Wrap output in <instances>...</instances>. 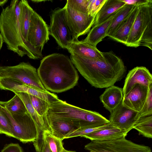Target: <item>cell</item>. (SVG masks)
<instances>
[{"mask_svg": "<svg viewBox=\"0 0 152 152\" xmlns=\"http://www.w3.org/2000/svg\"><path fill=\"white\" fill-rule=\"evenodd\" d=\"M109 120L115 127L127 133L140 118L139 112H136L124 106L122 101L110 113Z\"/></svg>", "mask_w": 152, "mask_h": 152, "instance_id": "12", "label": "cell"}, {"mask_svg": "<svg viewBox=\"0 0 152 152\" xmlns=\"http://www.w3.org/2000/svg\"><path fill=\"white\" fill-rule=\"evenodd\" d=\"M135 6L126 4L115 13L109 26L107 36L110 37L117 28L130 14Z\"/></svg>", "mask_w": 152, "mask_h": 152, "instance_id": "23", "label": "cell"}, {"mask_svg": "<svg viewBox=\"0 0 152 152\" xmlns=\"http://www.w3.org/2000/svg\"><path fill=\"white\" fill-rule=\"evenodd\" d=\"M133 129L136 130L139 134L150 138H152V115L140 117Z\"/></svg>", "mask_w": 152, "mask_h": 152, "instance_id": "25", "label": "cell"}, {"mask_svg": "<svg viewBox=\"0 0 152 152\" xmlns=\"http://www.w3.org/2000/svg\"><path fill=\"white\" fill-rule=\"evenodd\" d=\"M1 152H23L20 146L17 143H11L6 145Z\"/></svg>", "mask_w": 152, "mask_h": 152, "instance_id": "33", "label": "cell"}, {"mask_svg": "<svg viewBox=\"0 0 152 152\" xmlns=\"http://www.w3.org/2000/svg\"><path fill=\"white\" fill-rule=\"evenodd\" d=\"M40 152H52L47 142L44 141Z\"/></svg>", "mask_w": 152, "mask_h": 152, "instance_id": "35", "label": "cell"}, {"mask_svg": "<svg viewBox=\"0 0 152 152\" xmlns=\"http://www.w3.org/2000/svg\"><path fill=\"white\" fill-rule=\"evenodd\" d=\"M115 127L110 123L104 125L94 128H79L65 137V139L80 136L83 137L88 133L102 129Z\"/></svg>", "mask_w": 152, "mask_h": 152, "instance_id": "28", "label": "cell"}, {"mask_svg": "<svg viewBox=\"0 0 152 152\" xmlns=\"http://www.w3.org/2000/svg\"><path fill=\"white\" fill-rule=\"evenodd\" d=\"M0 77H6L20 81L35 89L48 92L40 80L36 69L24 62L14 66L0 65Z\"/></svg>", "mask_w": 152, "mask_h": 152, "instance_id": "7", "label": "cell"}, {"mask_svg": "<svg viewBox=\"0 0 152 152\" xmlns=\"http://www.w3.org/2000/svg\"><path fill=\"white\" fill-rule=\"evenodd\" d=\"M47 115L72 121L83 128L96 127L110 123L97 112L81 108L59 99L50 103Z\"/></svg>", "mask_w": 152, "mask_h": 152, "instance_id": "4", "label": "cell"}, {"mask_svg": "<svg viewBox=\"0 0 152 152\" xmlns=\"http://www.w3.org/2000/svg\"><path fill=\"white\" fill-rule=\"evenodd\" d=\"M12 129L9 118L0 106V134L12 137Z\"/></svg>", "mask_w": 152, "mask_h": 152, "instance_id": "29", "label": "cell"}, {"mask_svg": "<svg viewBox=\"0 0 152 152\" xmlns=\"http://www.w3.org/2000/svg\"><path fill=\"white\" fill-rule=\"evenodd\" d=\"M103 56L91 59L71 55L70 59L81 75L96 88L114 85L124 76L126 68L119 57L112 52H102Z\"/></svg>", "mask_w": 152, "mask_h": 152, "instance_id": "1", "label": "cell"}, {"mask_svg": "<svg viewBox=\"0 0 152 152\" xmlns=\"http://www.w3.org/2000/svg\"><path fill=\"white\" fill-rule=\"evenodd\" d=\"M43 140L46 142L52 152H62L64 148L62 140L53 135L48 130L43 133Z\"/></svg>", "mask_w": 152, "mask_h": 152, "instance_id": "27", "label": "cell"}, {"mask_svg": "<svg viewBox=\"0 0 152 152\" xmlns=\"http://www.w3.org/2000/svg\"><path fill=\"white\" fill-rule=\"evenodd\" d=\"M126 4L121 0H106L96 15L93 26L105 21Z\"/></svg>", "mask_w": 152, "mask_h": 152, "instance_id": "21", "label": "cell"}, {"mask_svg": "<svg viewBox=\"0 0 152 152\" xmlns=\"http://www.w3.org/2000/svg\"><path fill=\"white\" fill-rule=\"evenodd\" d=\"M71 55L88 58L96 59L103 56V53L96 47L93 46L83 40L73 41L67 49Z\"/></svg>", "mask_w": 152, "mask_h": 152, "instance_id": "17", "label": "cell"}, {"mask_svg": "<svg viewBox=\"0 0 152 152\" xmlns=\"http://www.w3.org/2000/svg\"><path fill=\"white\" fill-rule=\"evenodd\" d=\"M37 73L45 88L54 93H61L73 88L79 79L77 71L70 59L59 53L43 58Z\"/></svg>", "mask_w": 152, "mask_h": 152, "instance_id": "2", "label": "cell"}, {"mask_svg": "<svg viewBox=\"0 0 152 152\" xmlns=\"http://www.w3.org/2000/svg\"><path fill=\"white\" fill-rule=\"evenodd\" d=\"M62 152H76L75 151H71L67 150L65 149L64 148Z\"/></svg>", "mask_w": 152, "mask_h": 152, "instance_id": "39", "label": "cell"}, {"mask_svg": "<svg viewBox=\"0 0 152 152\" xmlns=\"http://www.w3.org/2000/svg\"><path fill=\"white\" fill-rule=\"evenodd\" d=\"M128 133L117 128L114 127L99 130L83 136L91 140H103L126 136Z\"/></svg>", "mask_w": 152, "mask_h": 152, "instance_id": "22", "label": "cell"}, {"mask_svg": "<svg viewBox=\"0 0 152 152\" xmlns=\"http://www.w3.org/2000/svg\"><path fill=\"white\" fill-rule=\"evenodd\" d=\"M49 35L47 24L34 11L31 19L28 45L29 50L36 59L42 58V50L49 39Z\"/></svg>", "mask_w": 152, "mask_h": 152, "instance_id": "8", "label": "cell"}, {"mask_svg": "<svg viewBox=\"0 0 152 152\" xmlns=\"http://www.w3.org/2000/svg\"><path fill=\"white\" fill-rule=\"evenodd\" d=\"M65 7L66 23L74 40L89 32L93 26L95 16L81 13L74 10L66 4Z\"/></svg>", "mask_w": 152, "mask_h": 152, "instance_id": "11", "label": "cell"}, {"mask_svg": "<svg viewBox=\"0 0 152 152\" xmlns=\"http://www.w3.org/2000/svg\"><path fill=\"white\" fill-rule=\"evenodd\" d=\"M0 106L12 124V137L23 143L34 142L38 137V129L29 113L23 115L11 114L4 107Z\"/></svg>", "mask_w": 152, "mask_h": 152, "instance_id": "9", "label": "cell"}, {"mask_svg": "<svg viewBox=\"0 0 152 152\" xmlns=\"http://www.w3.org/2000/svg\"><path fill=\"white\" fill-rule=\"evenodd\" d=\"M115 13L105 21L93 26L83 41L93 46L96 47L97 44L107 36L109 26Z\"/></svg>", "mask_w": 152, "mask_h": 152, "instance_id": "20", "label": "cell"}, {"mask_svg": "<svg viewBox=\"0 0 152 152\" xmlns=\"http://www.w3.org/2000/svg\"><path fill=\"white\" fill-rule=\"evenodd\" d=\"M137 84L148 87L152 84V75L145 67L137 66L130 70L127 75L123 89V96Z\"/></svg>", "mask_w": 152, "mask_h": 152, "instance_id": "13", "label": "cell"}, {"mask_svg": "<svg viewBox=\"0 0 152 152\" xmlns=\"http://www.w3.org/2000/svg\"><path fill=\"white\" fill-rule=\"evenodd\" d=\"M123 97L122 88L113 85L107 88L99 98L104 107L110 113L120 103Z\"/></svg>", "mask_w": 152, "mask_h": 152, "instance_id": "18", "label": "cell"}, {"mask_svg": "<svg viewBox=\"0 0 152 152\" xmlns=\"http://www.w3.org/2000/svg\"><path fill=\"white\" fill-rule=\"evenodd\" d=\"M88 0H67L66 4L75 11L88 15Z\"/></svg>", "mask_w": 152, "mask_h": 152, "instance_id": "30", "label": "cell"}, {"mask_svg": "<svg viewBox=\"0 0 152 152\" xmlns=\"http://www.w3.org/2000/svg\"><path fill=\"white\" fill-rule=\"evenodd\" d=\"M47 122L52 134L62 141L67 135L80 127L78 124L72 121L47 115Z\"/></svg>", "mask_w": 152, "mask_h": 152, "instance_id": "15", "label": "cell"}, {"mask_svg": "<svg viewBox=\"0 0 152 152\" xmlns=\"http://www.w3.org/2000/svg\"><path fill=\"white\" fill-rule=\"evenodd\" d=\"M20 10L19 25L20 33L23 42L29 50L28 40L30 21L31 15L34 10L29 5L26 0H20Z\"/></svg>", "mask_w": 152, "mask_h": 152, "instance_id": "16", "label": "cell"}, {"mask_svg": "<svg viewBox=\"0 0 152 152\" xmlns=\"http://www.w3.org/2000/svg\"><path fill=\"white\" fill-rule=\"evenodd\" d=\"M140 117L152 115V84L149 86L147 96L144 106L139 112Z\"/></svg>", "mask_w": 152, "mask_h": 152, "instance_id": "31", "label": "cell"}, {"mask_svg": "<svg viewBox=\"0 0 152 152\" xmlns=\"http://www.w3.org/2000/svg\"><path fill=\"white\" fill-rule=\"evenodd\" d=\"M4 42L2 37L0 33V50L2 48Z\"/></svg>", "mask_w": 152, "mask_h": 152, "instance_id": "36", "label": "cell"}, {"mask_svg": "<svg viewBox=\"0 0 152 152\" xmlns=\"http://www.w3.org/2000/svg\"><path fill=\"white\" fill-rule=\"evenodd\" d=\"M138 7L126 45L146 47L152 50V3Z\"/></svg>", "mask_w": 152, "mask_h": 152, "instance_id": "5", "label": "cell"}, {"mask_svg": "<svg viewBox=\"0 0 152 152\" xmlns=\"http://www.w3.org/2000/svg\"><path fill=\"white\" fill-rule=\"evenodd\" d=\"M32 1L33 2H35V3H39V2H42V1H48V0H32L31 1Z\"/></svg>", "mask_w": 152, "mask_h": 152, "instance_id": "38", "label": "cell"}, {"mask_svg": "<svg viewBox=\"0 0 152 152\" xmlns=\"http://www.w3.org/2000/svg\"><path fill=\"white\" fill-rule=\"evenodd\" d=\"M106 0H88L87 9L88 15L96 16Z\"/></svg>", "mask_w": 152, "mask_h": 152, "instance_id": "32", "label": "cell"}, {"mask_svg": "<svg viewBox=\"0 0 152 152\" xmlns=\"http://www.w3.org/2000/svg\"><path fill=\"white\" fill-rule=\"evenodd\" d=\"M29 95L33 107L37 114L43 119L45 126L50 103L34 96Z\"/></svg>", "mask_w": 152, "mask_h": 152, "instance_id": "26", "label": "cell"}, {"mask_svg": "<svg viewBox=\"0 0 152 152\" xmlns=\"http://www.w3.org/2000/svg\"><path fill=\"white\" fill-rule=\"evenodd\" d=\"M149 88L139 84L135 85L128 93L123 96V104L132 110L140 112L145 104Z\"/></svg>", "mask_w": 152, "mask_h": 152, "instance_id": "14", "label": "cell"}, {"mask_svg": "<svg viewBox=\"0 0 152 152\" xmlns=\"http://www.w3.org/2000/svg\"><path fill=\"white\" fill-rule=\"evenodd\" d=\"M50 16L49 35L55 39L60 47L67 50L74 40L66 23L65 7L52 10Z\"/></svg>", "mask_w": 152, "mask_h": 152, "instance_id": "10", "label": "cell"}, {"mask_svg": "<svg viewBox=\"0 0 152 152\" xmlns=\"http://www.w3.org/2000/svg\"><path fill=\"white\" fill-rule=\"evenodd\" d=\"M126 136L103 140H91L84 147L90 152H151L149 146L127 140Z\"/></svg>", "mask_w": 152, "mask_h": 152, "instance_id": "6", "label": "cell"}, {"mask_svg": "<svg viewBox=\"0 0 152 152\" xmlns=\"http://www.w3.org/2000/svg\"><path fill=\"white\" fill-rule=\"evenodd\" d=\"M138 10V7L135 6L129 16L122 22L110 38L125 45Z\"/></svg>", "mask_w": 152, "mask_h": 152, "instance_id": "19", "label": "cell"}, {"mask_svg": "<svg viewBox=\"0 0 152 152\" xmlns=\"http://www.w3.org/2000/svg\"><path fill=\"white\" fill-rule=\"evenodd\" d=\"M126 4L139 6L152 3V0H121Z\"/></svg>", "mask_w": 152, "mask_h": 152, "instance_id": "34", "label": "cell"}, {"mask_svg": "<svg viewBox=\"0 0 152 152\" xmlns=\"http://www.w3.org/2000/svg\"><path fill=\"white\" fill-rule=\"evenodd\" d=\"M0 105L4 107L11 114L23 115L28 113L22 100L15 94L8 101H0Z\"/></svg>", "mask_w": 152, "mask_h": 152, "instance_id": "24", "label": "cell"}, {"mask_svg": "<svg viewBox=\"0 0 152 152\" xmlns=\"http://www.w3.org/2000/svg\"><path fill=\"white\" fill-rule=\"evenodd\" d=\"M8 1L6 0H0V6H4Z\"/></svg>", "mask_w": 152, "mask_h": 152, "instance_id": "37", "label": "cell"}, {"mask_svg": "<svg viewBox=\"0 0 152 152\" xmlns=\"http://www.w3.org/2000/svg\"><path fill=\"white\" fill-rule=\"evenodd\" d=\"M20 1L12 0L0 15V31L7 49L21 57L26 55L36 59L23 42L20 31Z\"/></svg>", "mask_w": 152, "mask_h": 152, "instance_id": "3", "label": "cell"}]
</instances>
